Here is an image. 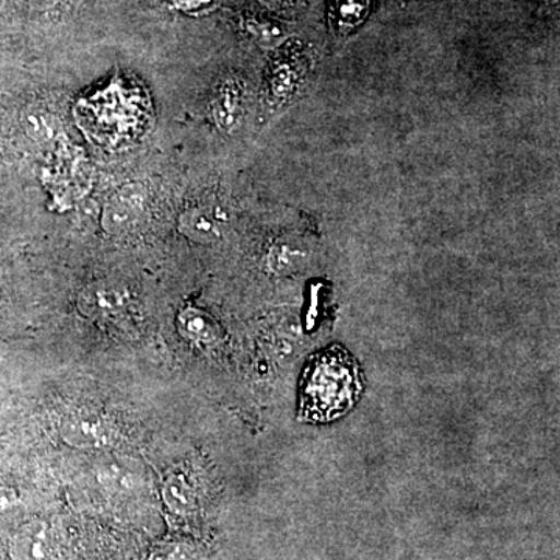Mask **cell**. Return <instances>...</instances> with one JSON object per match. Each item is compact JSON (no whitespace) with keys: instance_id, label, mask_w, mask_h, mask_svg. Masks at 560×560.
Listing matches in <instances>:
<instances>
[{"instance_id":"6da1fadb","label":"cell","mask_w":560,"mask_h":560,"mask_svg":"<svg viewBox=\"0 0 560 560\" xmlns=\"http://www.w3.org/2000/svg\"><path fill=\"white\" fill-rule=\"evenodd\" d=\"M363 382L357 361L345 348H327L305 368L300 390L301 418L329 423L355 407Z\"/></svg>"},{"instance_id":"7a4b0ae2","label":"cell","mask_w":560,"mask_h":560,"mask_svg":"<svg viewBox=\"0 0 560 560\" xmlns=\"http://www.w3.org/2000/svg\"><path fill=\"white\" fill-rule=\"evenodd\" d=\"M147 195L142 184H127L106 201L102 212V228L106 234L124 235L138 226L145 213Z\"/></svg>"},{"instance_id":"3957f363","label":"cell","mask_w":560,"mask_h":560,"mask_svg":"<svg viewBox=\"0 0 560 560\" xmlns=\"http://www.w3.org/2000/svg\"><path fill=\"white\" fill-rule=\"evenodd\" d=\"M62 441L73 448H103L113 441L108 420L95 411H79L62 420Z\"/></svg>"},{"instance_id":"277c9868","label":"cell","mask_w":560,"mask_h":560,"mask_svg":"<svg viewBox=\"0 0 560 560\" xmlns=\"http://www.w3.org/2000/svg\"><path fill=\"white\" fill-rule=\"evenodd\" d=\"M128 300L130 294L124 285L101 280L81 291L79 308L90 318H114L127 308Z\"/></svg>"},{"instance_id":"5b68a950","label":"cell","mask_w":560,"mask_h":560,"mask_svg":"<svg viewBox=\"0 0 560 560\" xmlns=\"http://www.w3.org/2000/svg\"><path fill=\"white\" fill-rule=\"evenodd\" d=\"M213 121L220 131L234 132L241 127L245 110V88L235 77H226L217 84L210 102Z\"/></svg>"},{"instance_id":"8992f818","label":"cell","mask_w":560,"mask_h":560,"mask_svg":"<svg viewBox=\"0 0 560 560\" xmlns=\"http://www.w3.org/2000/svg\"><path fill=\"white\" fill-rule=\"evenodd\" d=\"M226 221V215L219 210L190 208L180 213L178 230L190 242L210 245L223 237Z\"/></svg>"},{"instance_id":"52a82bcc","label":"cell","mask_w":560,"mask_h":560,"mask_svg":"<svg viewBox=\"0 0 560 560\" xmlns=\"http://www.w3.org/2000/svg\"><path fill=\"white\" fill-rule=\"evenodd\" d=\"M311 254L301 243L278 241L267 253V270L276 276H290L307 267Z\"/></svg>"},{"instance_id":"ba28073f","label":"cell","mask_w":560,"mask_h":560,"mask_svg":"<svg viewBox=\"0 0 560 560\" xmlns=\"http://www.w3.org/2000/svg\"><path fill=\"white\" fill-rule=\"evenodd\" d=\"M97 477L106 488L130 492L139 488L143 474L131 460L109 459L102 464Z\"/></svg>"},{"instance_id":"9c48e42d","label":"cell","mask_w":560,"mask_h":560,"mask_svg":"<svg viewBox=\"0 0 560 560\" xmlns=\"http://www.w3.org/2000/svg\"><path fill=\"white\" fill-rule=\"evenodd\" d=\"M178 326L187 340L198 345H209L219 338V324L200 308L187 307L179 313Z\"/></svg>"},{"instance_id":"30bf717a","label":"cell","mask_w":560,"mask_h":560,"mask_svg":"<svg viewBox=\"0 0 560 560\" xmlns=\"http://www.w3.org/2000/svg\"><path fill=\"white\" fill-rule=\"evenodd\" d=\"M241 27L250 40L265 49H275L289 38V33L282 24L268 18L254 16V14L243 16Z\"/></svg>"},{"instance_id":"8fae6325","label":"cell","mask_w":560,"mask_h":560,"mask_svg":"<svg viewBox=\"0 0 560 560\" xmlns=\"http://www.w3.org/2000/svg\"><path fill=\"white\" fill-rule=\"evenodd\" d=\"M331 7L338 28L348 33L359 28L370 16L371 0H334Z\"/></svg>"},{"instance_id":"7c38bea8","label":"cell","mask_w":560,"mask_h":560,"mask_svg":"<svg viewBox=\"0 0 560 560\" xmlns=\"http://www.w3.org/2000/svg\"><path fill=\"white\" fill-rule=\"evenodd\" d=\"M165 503L176 512L189 511L194 506L195 489L186 474H171L162 486Z\"/></svg>"},{"instance_id":"4fadbf2b","label":"cell","mask_w":560,"mask_h":560,"mask_svg":"<svg viewBox=\"0 0 560 560\" xmlns=\"http://www.w3.org/2000/svg\"><path fill=\"white\" fill-rule=\"evenodd\" d=\"M24 127L28 136L38 142H47L57 136L58 121L57 117L46 108H31L27 109L24 117Z\"/></svg>"},{"instance_id":"5bb4252c","label":"cell","mask_w":560,"mask_h":560,"mask_svg":"<svg viewBox=\"0 0 560 560\" xmlns=\"http://www.w3.org/2000/svg\"><path fill=\"white\" fill-rule=\"evenodd\" d=\"M298 79H300V75H298V70L294 68L293 62H279L276 69L272 70L270 81L272 97L276 101H287V98H290L294 90H296Z\"/></svg>"},{"instance_id":"9a60e30c","label":"cell","mask_w":560,"mask_h":560,"mask_svg":"<svg viewBox=\"0 0 560 560\" xmlns=\"http://www.w3.org/2000/svg\"><path fill=\"white\" fill-rule=\"evenodd\" d=\"M20 548L25 558L43 560L47 551L46 534L43 529L27 530V533L22 534Z\"/></svg>"},{"instance_id":"2e32d148","label":"cell","mask_w":560,"mask_h":560,"mask_svg":"<svg viewBox=\"0 0 560 560\" xmlns=\"http://www.w3.org/2000/svg\"><path fill=\"white\" fill-rule=\"evenodd\" d=\"M217 0H168L171 9L186 14H206L215 9Z\"/></svg>"},{"instance_id":"e0dca14e","label":"cell","mask_w":560,"mask_h":560,"mask_svg":"<svg viewBox=\"0 0 560 560\" xmlns=\"http://www.w3.org/2000/svg\"><path fill=\"white\" fill-rule=\"evenodd\" d=\"M33 10L47 11L60 5L62 0H28Z\"/></svg>"},{"instance_id":"ac0fdd59","label":"cell","mask_w":560,"mask_h":560,"mask_svg":"<svg viewBox=\"0 0 560 560\" xmlns=\"http://www.w3.org/2000/svg\"><path fill=\"white\" fill-rule=\"evenodd\" d=\"M270 2H285V0H270Z\"/></svg>"}]
</instances>
